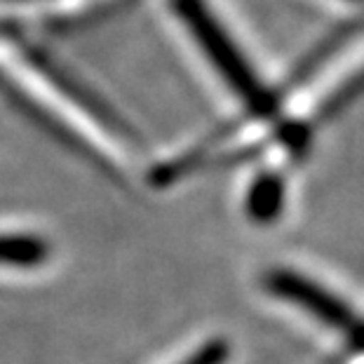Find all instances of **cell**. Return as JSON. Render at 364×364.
<instances>
[{"label":"cell","instance_id":"2","mask_svg":"<svg viewBox=\"0 0 364 364\" xmlns=\"http://www.w3.org/2000/svg\"><path fill=\"white\" fill-rule=\"evenodd\" d=\"M266 289L273 296L294 304L301 311H306L317 322L327 324L331 329L338 331H353L355 315L338 296L327 291L317 282L308 280V277L291 273V270H275V273L266 275Z\"/></svg>","mask_w":364,"mask_h":364},{"label":"cell","instance_id":"4","mask_svg":"<svg viewBox=\"0 0 364 364\" xmlns=\"http://www.w3.org/2000/svg\"><path fill=\"white\" fill-rule=\"evenodd\" d=\"M280 200H282L280 179L266 174L252 186L247 207H250V214L257 221H268V219H273L277 214V209H280Z\"/></svg>","mask_w":364,"mask_h":364},{"label":"cell","instance_id":"3","mask_svg":"<svg viewBox=\"0 0 364 364\" xmlns=\"http://www.w3.org/2000/svg\"><path fill=\"white\" fill-rule=\"evenodd\" d=\"M48 257V245L28 235H0V263L3 266H38Z\"/></svg>","mask_w":364,"mask_h":364},{"label":"cell","instance_id":"5","mask_svg":"<svg viewBox=\"0 0 364 364\" xmlns=\"http://www.w3.org/2000/svg\"><path fill=\"white\" fill-rule=\"evenodd\" d=\"M228 358V343L223 341H212V343L203 346L200 350L188 358L183 364H223Z\"/></svg>","mask_w":364,"mask_h":364},{"label":"cell","instance_id":"1","mask_svg":"<svg viewBox=\"0 0 364 364\" xmlns=\"http://www.w3.org/2000/svg\"><path fill=\"white\" fill-rule=\"evenodd\" d=\"M172 5L176 17L191 31V36L196 38L200 50L205 52L207 61L221 75L223 82L250 108L266 111V106L270 104L266 85L261 82L259 73L254 71L247 57L240 52L233 38L221 26V21L214 17L205 0H172Z\"/></svg>","mask_w":364,"mask_h":364}]
</instances>
